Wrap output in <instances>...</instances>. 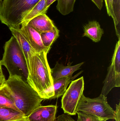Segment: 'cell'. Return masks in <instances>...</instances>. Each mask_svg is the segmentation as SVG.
<instances>
[{"mask_svg":"<svg viewBox=\"0 0 120 121\" xmlns=\"http://www.w3.org/2000/svg\"><path fill=\"white\" fill-rule=\"evenodd\" d=\"M45 52H36L32 57L28 68L27 82L44 99L54 95L53 81Z\"/></svg>","mask_w":120,"mask_h":121,"instance_id":"1","label":"cell"},{"mask_svg":"<svg viewBox=\"0 0 120 121\" xmlns=\"http://www.w3.org/2000/svg\"><path fill=\"white\" fill-rule=\"evenodd\" d=\"M6 85L18 111L25 117H27L35 109L41 106L42 102L44 100L20 77H9L6 80Z\"/></svg>","mask_w":120,"mask_h":121,"instance_id":"2","label":"cell"},{"mask_svg":"<svg viewBox=\"0 0 120 121\" xmlns=\"http://www.w3.org/2000/svg\"><path fill=\"white\" fill-rule=\"evenodd\" d=\"M40 0H3L0 21L9 28H19L25 16Z\"/></svg>","mask_w":120,"mask_h":121,"instance_id":"3","label":"cell"},{"mask_svg":"<svg viewBox=\"0 0 120 121\" xmlns=\"http://www.w3.org/2000/svg\"><path fill=\"white\" fill-rule=\"evenodd\" d=\"M1 63L8 70L9 77L18 76L27 82L28 69L26 59L17 41L13 36L5 43Z\"/></svg>","mask_w":120,"mask_h":121,"instance_id":"4","label":"cell"},{"mask_svg":"<svg viewBox=\"0 0 120 121\" xmlns=\"http://www.w3.org/2000/svg\"><path fill=\"white\" fill-rule=\"evenodd\" d=\"M77 111L92 114L105 121L115 118V111L108 104L106 96L102 94L97 98L90 99L82 94Z\"/></svg>","mask_w":120,"mask_h":121,"instance_id":"5","label":"cell"},{"mask_svg":"<svg viewBox=\"0 0 120 121\" xmlns=\"http://www.w3.org/2000/svg\"><path fill=\"white\" fill-rule=\"evenodd\" d=\"M84 89V77L72 81L63 95L61 108L65 113L69 115L77 114V104Z\"/></svg>","mask_w":120,"mask_h":121,"instance_id":"6","label":"cell"},{"mask_svg":"<svg viewBox=\"0 0 120 121\" xmlns=\"http://www.w3.org/2000/svg\"><path fill=\"white\" fill-rule=\"evenodd\" d=\"M120 86V39L116 43L101 94L106 96L113 88Z\"/></svg>","mask_w":120,"mask_h":121,"instance_id":"7","label":"cell"},{"mask_svg":"<svg viewBox=\"0 0 120 121\" xmlns=\"http://www.w3.org/2000/svg\"><path fill=\"white\" fill-rule=\"evenodd\" d=\"M20 30L32 49L37 53L45 52L48 53L50 48L46 47L43 44L41 34L28 24L22 25Z\"/></svg>","mask_w":120,"mask_h":121,"instance_id":"8","label":"cell"},{"mask_svg":"<svg viewBox=\"0 0 120 121\" xmlns=\"http://www.w3.org/2000/svg\"><path fill=\"white\" fill-rule=\"evenodd\" d=\"M56 105L39 106L27 117L28 121H53L56 119Z\"/></svg>","mask_w":120,"mask_h":121,"instance_id":"9","label":"cell"},{"mask_svg":"<svg viewBox=\"0 0 120 121\" xmlns=\"http://www.w3.org/2000/svg\"><path fill=\"white\" fill-rule=\"evenodd\" d=\"M20 28H15L11 27L9 28L13 36L17 41L24 54L28 69L32 57L36 52L32 49L23 34L20 31Z\"/></svg>","mask_w":120,"mask_h":121,"instance_id":"10","label":"cell"},{"mask_svg":"<svg viewBox=\"0 0 120 121\" xmlns=\"http://www.w3.org/2000/svg\"><path fill=\"white\" fill-rule=\"evenodd\" d=\"M84 63V62L72 66V63H70L67 65L65 66L57 62L55 67L52 69L51 68V73L53 81L60 78L72 76L73 73L79 69Z\"/></svg>","mask_w":120,"mask_h":121,"instance_id":"11","label":"cell"},{"mask_svg":"<svg viewBox=\"0 0 120 121\" xmlns=\"http://www.w3.org/2000/svg\"><path fill=\"white\" fill-rule=\"evenodd\" d=\"M27 24L40 34L51 30L55 26L53 21L46 14L37 16L30 20Z\"/></svg>","mask_w":120,"mask_h":121,"instance_id":"12","label":"cell"},{"mask_svg":"<svg viewBox=\"0 0 120 121\" xmlns=\"http://www.w3.org/2000/svg\"><path fill=\"white\" fill-rule=\"evenodd\" d=\"M104 33L103 30L96 21H89L84 26L83 36L89 38L94 42H98L101 41Z\"/></svg>","mask_w":120,"mask_h":121,"instance_id":"13","label":"cell"},{"mask_svg":"<svg viewBox=\"0 0 120 121\" xmlns=\"http://www.w3.org/2000/svg\"><path fill=\"white\" fill-rule=\"evenodd\" d=\"M82 71L74 76L62 78L53 81L54 95L51 99H56L63 96L68 85L82 72Z\"/></svg>","mask_w":120,"mask_h":121,"instance_id":"14","label":"cell"},{"mask_svg":"<svg viewBox=\"0 0 120 121\" xmlns=\"http://www.w3.org/2000/svg\"><path fill=\"white\" fill-rule=\"evenodd\" d=\"M47 0H40L25 16L21 26L27 24L30 20L37 16L41 14H46L48 10L46 7Z\"/></svg>","mask_w":120,"mask_h":121,"instance_id":"15","label":"cell"},{"mask_svg":"<svg viewBox=\"0 0 120 121\" xmlns=\"http://www.w3.org/2000/svg\"><path fill=\"white\" fill-rule=\"evenodd\" d=\"M0 107L10 108L18 111L9 89L6 84L0 88Z\"/></svg>","mask_w":120,"mask_h":121,"instance_id":"16","label":"cell"},{"mask_svg":"<svg viewBox=\"0 0 120 121\" xmlns=\"http://www.w3.org/2000/svg\"><path fill=\"white\" fill-rule=\"evenodd\" d=\"M24 118V116L18 111L0 107V121H11Z\"/></svg>","mask_w":120,"mask_h":121,"instance_id":"17","label":"cell"},{"mask_svg":"<svg viewBox=\"0 0 120 121\" xmlns=\"http://www.w3.org/2000/svg\"><path fill=\"white\" fill-rule=\"evenodd\" d=\"M59 30L55 26L51 30L41 33L43 44L46 47L51 48V46L59 36Z\"/></svg>","mask_w":120,"mask_h":121,"instance_id":"18","label":"cell"},{"mask_svg":"<svg viewBox=\"0 0 120 121\" xmlns=\"http://www.w3.org/2000/svg\"><path fill=\"white\" fill-rule=\"evenodd\" d=\"M56 9L63 15H66L72 12L76 0H57Z\"/></svg>","mask_w":120,"mask_h":121,"instance_id":"19","label":"cell"},{"mask_svg":"<svg viewBox=\"0 0 120 121\" xmlns=\"http://www.w3.org/2000/svg\"><path fill=\"white\" fill-rule=\"evenodd\" d=\"M120 0H113V11L115 18V24L116 32L120 39Z\"/></svg>","mask_w":120,"mask_h":121,"instance_id":"20","label":"cell"},{"mask_svg":"<svg viewBox=\"0 0 120 121\" xmlns=\"http://www.w3.org/2000/svg\"><path fill=\"white\" fill-rule=\"evenodd\" d=\"M77 120L76 121H105L93 115L82 112H77Z\"/></svg>","mask_w":120,"mask_h":121,"instance_id":"21","label":"cell"},{"mask_svg":"<svg viewBox=\"0 0 120 121\" xmlns=\"http://www.w3.org/2000/svg\"><path fill=\"white\" fill-rule=\"evenodd\" d=\"M105 1L107 13L109 16L112 18L114 23L116 20L113 11V0H103Z\"/></svg>","mask_w":120,"mask_h":121,"instance_id":"22","label":"cell"},{"mask_svg":"<svg viewBox=\"0 0 120 121\" xmlns=\"http://www.w3.org/2000/svg\"><path fill=\"white\" fill-rule=\"evenodd\" d=\"M56 121H76L74 120L70 115L63 114L60 115L56 118Z\"/></svg>","mask_w":120,"mask_h":121,"instance_id":"23","label":"cell"},{"mask_svg":"<svg viewBox=\"0 0 120 121\" xmlns=\"http://www.w3.org/2000/svg\"><path fill=\"white\" fill-rule=\"evenodd\" d=\"M6 80L2 68V65L0 60V88L4 86L6 83Z\"/></svg>","mask_w":120,"mask_h":121,"instance_id":"24","label":"cell"},{"mask_svg":"<svg viewBox=\"0 0 120 121\" xmlns=\"http://www.w3.org/2000/svg\"><path fill=\"white\" fill-rule=\"evenodd\" d=\"M115 120L116 121H120V104H116V109L115 111Z\"/></svg>","mask_w":120,"mask_h":121,"instance_id":"25","label":"cell"},{"mask_svg":"<svg viewBox=\"0 0 120 121\" xmlns=\"http://www.w3.org/2000/svg\"><path fill=\"white\" fill-rule=\"evenodd\" d=\"M97 7L100 10H101L103 5V0H91Z\"/></svg>","mask_w":120,"mask_h":121,"instance_id":"26","label":"cell"},{"mask_svg":"<svg viewBox=\"0 0 120 121\" xmlns=\"http://www.w3.org/2000/svg\"><path fill=\"white\" fill-rule=\"evenodd\" d=\"M56 0H47L46 5V7L47 9H48L51 5Z\"/></svg>","mask_w":120,"mask_h":121,"instance_id":"27","label":"cell"},{"mask_svg":"<svg viewBox=\"0 0 120 121\" xmlns=\"http://www.w3.org/2000/svg\"><path fill=\"white\" fill-rule=\"evenodd\" d=\"M11 121H28L26 119V118H23L20 119H17V120H13Z\"/></svg>","mask_w":120,"mask_h":121,"instance_id":"28","label":"cell"},{"mask_svg":"<svg viewBox=\"0 0 120 121\" xmlns=\"http://www.w3.org/2000/svg\"><path fill=\"white\" fill-rule=\"evenodd\" d=\"M3 0H0V7L1 4V3H2Z\"/></svg>","mask_w":120,"mask_h":121,"instance_id":"29","label":"cell"},{"mask_svg":"<svg viewBox=\"0 0 120 121\" xmlns=\"http://www.w3.org/2000/svg\"><path fill=\"white\" fill-rule=\"evenodd\" d=\"M56 121V119L55 120H54V121Z\"/></svg>","mask_w":120,"mask_h":121,"instance_id":"30","label":"cell"}]
</instances>
